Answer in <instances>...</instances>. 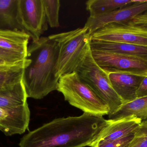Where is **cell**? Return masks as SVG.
Masks as SVG:
<instances>
[{"mask_svg": "<svg viewBox=\"0 0 147 147\" xmlns=\"http://www.w3.org/2000/svg\"><path fill=\"white\" fill-rule=\"evenodd\" d=\"M108 123L103 116L86 113L78 117L58 118L25 135L19 146L91 147Z\"/></svg>", "mask_w": 147, "mask_h": 147, "instance_id": "cell-1", "label": "cell"}, {"mask_svg": "<svg viewBox=\"0 0 147 147\" xmlns=\"http://www.w3.org/2000/svg\"><path fill=\"white\" fill-rule=\"evenodd\" d=\"M58 45L48 37H40L28 46L27 58L30 63L24 69L22 81L28 98L40 99L57 89L56 67Z\"/></svg>", "mask_w": 147, "mask_h": 147, "instance_id": "cell-2", "label": "cell"}, {"mask_svg": "<svg viewBox=\"0 0 147 147\" xmlns=\"http://www.w3.org/2000/svg\"><path fill=\"white\" fill-rule=\"evenodd\" d=\"M91 34L85 26L48 36L58 45L59 51L56 67L59 80L65 74L76 71L90 47Z\"/></svg>", "mask_w": 147, "mask_h": 147, "instance_id": "cell-3", "label": "cell"}, {"mask_svg": "<svg viewBox=\"0 0 147 147\" xmlns=\"http://www.w3.org/2000/svg\"><path fill=\"white\" fill-rule=\"evenodd\" d=\"M57 90L69 104L84 113L101 116L109 114L107 104L76 72L61 76Z\"/></svg>", "mask_w": 147, "mask_h": 147, "instance_id": "cell-4", "label": "cell"}, {"mask_svg": "<svg viewBox=\"0 0 147 147\" xmlns=\"http://www.w3.org/2000/svg\"><path fill=\"white\" fill-rule=\"evenodd\" d=\"M75 72L107 104L109 115L114 114L122 106L123 102L113 89L109 74L96 63L91 47Z\"/></svg>", "mask_w": 147, "mask_h": 147, "instance_id": "cell-5", "label": "cell"}, {"mask_svg": "<svg viewBox=\"0 0 147 147\" xmlns=\"http://www.w3.org/2000/svg\"><path fill=\"white\" fill-rule=\"evenodd\" d=\"M96 63L108 73L122 72L147 76V61L135 57L91 49Z\"/></svg>", "mask_w": 147, "mask_h": 147, "instance_id": "cell-6", "label": "cell"}, {"mask_svg": "<svg viewBox=\"0 0 147 147\" xmlns=\"http://www.w3.org/2000/svg\"><path fill=\"white\" fill-rule=\"evenodd\" d=\"M18 16L24 32L33 41L38 40L48 29L43 0H19Z\"/></svg>", "mask_w": 147, "mask_h": 147, "instance_id": "cell-7", "label": "cell"}, {"mask_svg": "<svg viewBox=\"0 0 147 147\" xmlns=\"http://www.w3.org/2000/svg\"><path fill=\"white\" fill-rule=\"evenodd\" d=\"M90 40L147 46V31L128 24L110 23L92 33Z\"/></svg>", "mask_w": 147, "mask_h": 147, "instance_id": "cell-8", "label": "cell"}, {"mask_svg": "<svg viewBox=\"0 0 147 147\" xmlns=\"http://www.w3.org/2000/svg\"><path fill=\"white\" fill-rule=\"evenodd\" d=\"M147 11V0H136L132 4L98 16H89L84 26L91 34L110 23H125Z\"/></svg>", "mask_w": 147, "mask_h": 147, "instance_id": "cell-9", "label": "cell"}, {"mask_svg": "<svg viewBox=\"0 0 147 147\" xmlns=\"http://www.w3.org/2000/svg\"><path fill=\"white\" fill-rule=\"evenodd\" d=\"M30 117L28 103L15 108H0V130L7 136L22 134L28 128Z\"/></svg>", "mask_w": 147, "mask_h": 147, "instance_id": "cell-10", "label": "cell"}, {"mask_svg": "<svg viewBox=\"0 0 147 147\" xmlns=\"http://www.w3.org/2000/svg\"><path fill=\"white\" fill-rule=\"evenodd\" d=\"M108 120V125L91 147L133 134L142 122L140 118L134 116H129L116 120Z\"/></svg>", "mask_w": 147, "mask_h": 147, "instance_id": "cell-11", "label": "cell"}, {"mask_svg": "<svg viewBox=\"0 0 147 147\" xmlns=\"http://www.w3.org/2000/svg\"><path fill=\"white\" fill-rule=\"evenodd\" d=\"M108 74L113 89L123 104L137 98L136 92L144 76L122 72Z\"/></svg>", "mask_w": 147, "mask_h": 147, "instance_id": "cell-12", "label": "cell"}, {"mask_svg": "<svg viewBox=\"0 0 147 147\" xmlns=\"http://www.w3.org/2000/svg\"><path fill=\"white\" fill-rule=\"evenodd\" d=\"M91 49L139 58L147 61V46L103 41L91 40Z\"/></svg>", "mask_w": 147, "mask_h": 147, "instance_id": "cell-13", "label": "cell"}, {"mask_svg": "<svg viewBox=\"0 0 147 147\" xmlns=\"http://www.w3.org/2000/svg\"><path fill=\"white\" fill-rule=\"evenodd\" d=\"M28 98L23 81L0 87V108L13 109L27 103Z\"/></svg>", "mask_w": 147, "mask_h": 147, "instance_id": "cell-14", "label": "cell"}, {"mask_svg": "<svg viewBox=\"0 0 147 147\" xmlns=\"http://www.w3.org/2000/svg\"><path fill=\"white\" fill-rule=\"evenodd\" d=\"M30 38V36L23 31L0 29V47L26 57Z\"/></svg>", "mask_w": 147, "mask_h": 147, "instance_id": "cell-15", "label": "cell"}, {"mask_svg": "<svg viewBox=\"0 0 147 147\" xmlns=\"http://www.w3.org/2000/svg\"><path fill=\"white\" fill-rule=\"evenodd\" d=\"M19 0H0V29L23 31L18 16Z\"/></svg>", "mask_w": 147, "mask_h": 147, "instance_id": "cell-16", "label": "cell"}, {"mask_svg": "<svg viewBox=\"0 0 147 147\" xmlns=\"http://www.w3.org/2000/svg\"><path fill=\"white\" fill-rule=\"evenodd\" d=\"M108 116L109 120L134 116L140 118L142 122L147 121V96L123 104L117 111Z\"/></svg>", "mask_w": 147, "mask_h": 147, "instance_id": "cell-17", "label": "cell"}, {"mask_svg": "<svg viewBox=\"0 0 147 147\" xmlns=\"http://www.w3.org/2000/svg\"><path fill=\"white\" fill-rule=\"evenodd\" d=\"M30 63V60L26 58L17 63L0 66V87L22 81L24 69Z\"/></svg>", "mask_w": 147, "mask_h": 147, "instance_id": "cell-18", "label": "cell"}, {"mask_svg": "<svg viewBox=\"0 0 147 147\" xmlns=\"http://www.w3.org/2000/svg\"><path fill=\"white\" fill-rule=\"evenodd\" d=\"M136 0H89L86 2L90 16H98L112 12L129 4Z\"/></svg>", "mask_w": 147, "mask_h": 147, "instance_id": "cell-19", "label": "cell"}, {"mask_svg": "<svg viewBox=\"0 0 147 147\" xmlns=\"http://www.w3.org/2000/svg\"><path fill=\"white\" fill-rule=\"evenodd\" d=\"M45 13L48 25L51 28L60 26L59 13L60 2L59 0H43Z\"/></svg>", "mask_w": 147, "mask_h": 147, "instance_id": "cell-20", "label": "cell"}, {"mask_svg": "<svg viewBox=\"0 0 147 147\" xmlns=\"http://www.w3.org/2000/svg\"><path fill=\"white\" fill-rule=\"evenodd\" d=\"M25 55L0 47V59L9 63H17L26 59Z\"/></svg>", "mask_w": 147, "mask_h": 147, "instance_id": "cell-21", "label": "cell"}, {"mask_svg": "<svg viewBox=\"0 0 147 147\" xmlns=\"http://www.w3.org/2000/svg\"><path fill=\"white\" fill-rule=\"evenodd\" d=\"M134 137V134H133L119 140L103 142L91 147H127Z\"/></svg>", "mask_w": 147, "mask_h": 147, "instance_id": "cell-22", "label": "cell"}, {"mask_svg": "<svg viewBox=\"0 0 147 147\" xmlns=\"http://www.w3.org/2000/svg\"><path fill=\"white\" fill-rule=\"evenodd\" d=\"M125 24L147 31V11L137 16Z\"/></svg>", "mask_w": 147, "mask_h": 147, "instance_id": "cell-23", "label": "cell"}, {"mask_svg": "<svg viewBox=\"0 0 147 147\" xmlns=\"http://www.w3.org/2000/svg\"><path fill=\"white\" fill-rule=\"evenodd\" d=\"M127 147H147V137L135 136Z\"/></svg>", "mask_w": 147, "mask_h": 147, "instance_id": "cell-24", "label": "cell"}, {"mask_svg": "<svg viewBox=\"0 0 147 147\" xmlns=\"http://www.w3.org/2000/svg\"><path fill=\"white\" fill-rule=\"evenodd\" d=\"M147 96V76L144 77L143 80L142 81L137 92L136 98L144 97Z\"/></svg>", "mask_w": 147, "mask_h": 147, "instance_id": "cell-25", "label": "cell"}, {"mask_svg": "<svg viewBox=\"0 0 147 147\" xmlns=\"http://www.w3.org/2000/svg\"><path fill=\"white\" fill-rule=\"evenodd\" d=\"M134 134L135 137H147V121L142 122Z\"/></svg>", "mask_w": 147, "mask_h": 147, "instance_id": "cell-26", "label": "cell"}, {"mask_svg": "<svg viewBox=\"0 0 147 147\" xmlns=\"http://www.w3.org/2000/svg\"><path fill=\"white\" fill-rule=\"evenodd\" d=\"M13 64H14V63H13ZM9 64H12L7 63L6 61H4L3 60L0 59V66H2L6 65Z\"/></svg>", "mask_w": 147, "mask_h": 147, "instance_id": "cell-27", "label": "cell"}]
</instances>
